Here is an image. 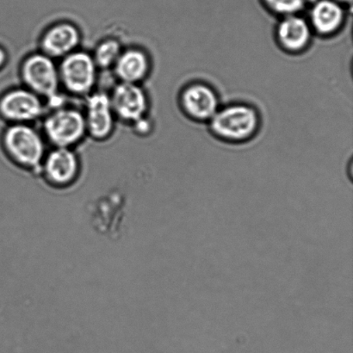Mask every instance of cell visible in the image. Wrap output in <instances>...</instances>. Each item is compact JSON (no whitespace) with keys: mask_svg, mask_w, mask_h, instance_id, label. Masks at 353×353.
Listing matches in <instances>:
<instances>
[{"mask_svg":"<svg viewBox=\"0 0 353 353\" xmlns=\"http://www.w3.org/2000/svg\"><path fill=\"white\" fill-rule=\"evenodd\" d=\"M43 170L48 182L54 186L70 185L77 179L79 162L70 148H57L44 158Z\"/></svg>","mask_w":353,"mask_h":353,"instance_id":"10","label":"cell"},{"mask_svg":"<svg viewBox=\"0 0 353 353\" xmlns=\"http://www.w3.org/2000/svg\"><path fill=\"white\" fill-rule=\"evenodd\" d=\"M310 1H312V2H313V1H314V0H310Z\"/></svg>","mask_w":353,"mask_h":353,"instance_id":"19","label":"cell"},{"mask_svg":"<svg viewBox=\"0 0 353 353\" xmlns=\"http://www.w3.org/2000/svg\"><path fill=\"white\" fill-rule=\"evenodd\" d=\"M345 19L344 6L335 0H314L310 12V26L321 37H330L340 31Z\"/></svg>","mask_w":353,"mask_h":353,"instance_id":"12","label":"cell"},{"mask_svg":"<svg viewBox=\"0 0 353 353\" xmlns=\"http://www.w3.org/2000/svg\"><path fill=\"white\" fill-rule=\"evenodd\" d=\"M335 1L341 3V5L345 6V5H348V3H351L352 0H335Z\"/></svg>","mask_w":353,"mask_h":353,"instance_id":"18","label":"cell"},{"mask_svg":"<svg viewBox=\"0 0 353 353\" xmlns=\"http://www.w3.org/2000/svg\"><path fill=\"white\" fill-rule=\"evenodd\" d=\"M122 52L119 41L107 39L99 45L96 48L94 57H92L97 67L108 68L115 65Z\"/></svg>","mask_w":353,"mask_h":353,"instance_id":"15","label":"cell"},{"mask_svg":"<svg viewBox=\"0 0 353 353\" xmlns=\"http://www.w3.org/2000/svg\"><path fill=\"white\" fill-rule=\"evenodd\" d=\"M180 105L186 116L197 122H210L220 109L216 91L201 82L192 83L182 90Z\"/></svg>","mask_w":353,"mask_h":353,"instance_id":"7","label":"cell"},{"mask_svg":"<svg viewBox=\"0 0 353 353\" xmlns=\"http://www.w3.org/2000/svg\"><path fill=\"white\" fill-rule=\"evenodd\" d=\"M3 146L12 160L21 167L36 169L43 164L45 145L39 133L27 123H14L3 134Z\"/></svg>","mask_w":353,"mask_h":353,"instance_id":"2","label":"cell"},{"mask_svg":"<svg viewBox=\"0 0 353 353\" xmlns=\"http://www.w3.org/2000/svg\"><path fill=\"white\" fill-rule=\"evenodd\" d=\"M6 54L5 50H3L2 48H0V68H1L3 64L6 63Z\"/></svg>","mask_w":353,"mask_h":353,"instance_id":"17","label":"cell"},{"mask_svg":"<svg viewBox=\"0 0 353 353\" xmlns=\"http://www.w3.org/2000/svg\"><path fill=\"white\" fill-rule=\"evenodd\" d=\"M110 99L115 116L125 122L137 123L146 116L148 97L138 84L120 82L114 88Z\"/></svg>","mask_w":353,"mask_h":353,"instance_id":"8","label":"cell"},{"mask_svg":"<svg viewBox=\"0 0 353 353\" xmlns=\"http://www.w3.org/2000/svg\"><path fill=\"white\" fill-rule=\"evenodd\" d=\"M21 75L28 89L39 97H57L60 74L52 58L43 53L29 55L23 61Z\"/></svg>","mask_w":353,"mask_h":353,"instance_id":"4","label":"cell"},{"mask_svg":"<svg viewBox=\"0 0 353 353\" xmlns=\"http://www.w3.org/2000/svg\"><path fill=\"white\" fill-rule=\"evenodd\" d=\"M270 12L286 17L299 14L306 6L307 0H261Z\"/></svg>","mask_w":353,"mask_h":353,"instance_id":"16","label":"cell"},{"mask_svg":"<svg viewBox=\"0 0 353 353\" xmlns=\"http://www.w3.org/2000/svg\"><path fill=\"white\" fill-rule=\"evenodd\" d=\"M313 30L299 14L283 17L276 28V41L288 53H301L309 47Z\"/></svg>","mask_w":353,"mask_h":353,"instance_id":"11","label":"cell"},{"mask_svg":"<svg viewBox=\"0 0 353 353\" xmlns=\"http://www.w3.org/2000/svg\"><path fill=\"white\" fill-rule=\"evenodd\" d=\"M81 41V33L74 24H54L44 33L41 45L43 54L51 58L67 57L72 53Z\"/></svg>","mask_w":353,"mask_h":353,"instance_id":"13","label":"cell"},{"mask_svg":"<svg viewBox=\"0 0 353 353\" xmlns=\"http://www.w3.org/2000/svg\"><path fill=\"white\" fill-rule=\"evenodd\" d=\"M261 124L259 113L247 103H231L217 110L210 121L211 132L230 143H243L257 133Z\"/></svg>","mask_w":353,"mask_h":353,"instance_id":"1","label":"cell"},{"mask_svg":"<svg viewBox=\"0 0 353 353\" xmlns=\"http://www.w3.org/2000/svg\"><path fill=\"white\" fill-rule=\"evenodd\" d=\"M85 116L86 132L96 140H105L114 129V114L110 96L99 92L92 93L86 103Z\"/></svg>","mask_w":353,"mask_h":353,"instance_id":"9","label":"cell"},{"mask_svg":"<svg viewBox=\"0 0 353 353\" xmlns=\"http://www.w3.org/2000/svg\"><path fill=\"white\" fill-rule=\"evenodd\" d=\"M40 97L29 89L10 90L0 99V114L14 123H27L43 115Z\"/></svg>","mask_w":353,"mask_h":353,"instance_id":"6","label":"cell"},{"mask_svg":"<svg viewBox=\"0 0 353 353\" xmlns=\"http://www.w3.org/2000/svg\"><path fill=\"white\" fill-rule=\"evenodd\" d=\"M114 68L121 82L138 84L147 77L150 62L143 50L133 48L121 53Z\"/></svg>","mask_w":353,"mask_h":353,"instance_id":"14","label":"cell"},{"mask_svg":"<svg viewBox=\"0 0 353 353\" xmlns=\"http://www.w3.org/2000/svg\"><path fill=\"white\" fill-rule=\"evenodd\" d=\"M97 68L92 55L82 51L72 52L64 57L59 68L60 81L74 94H88L95 85Z\"/></svg>","mask_w":353,"mask_h":353,"instance_id":"5","label":"cell"},{"mask_svg":"<svg viewBox=\"0 0 353 353\" xmlns=\"http://www.w3.org/2000/svg\"><path fill=\"white\" fill-rule=\"evenodd\" d=\"M44 133L57 148H70L86 133L85 116L74 108L57 109L43 123Z\"/></svg>","mask_w":353,"mask_h":353,"instance_id":"3","label":"cell"}]
</instances>
